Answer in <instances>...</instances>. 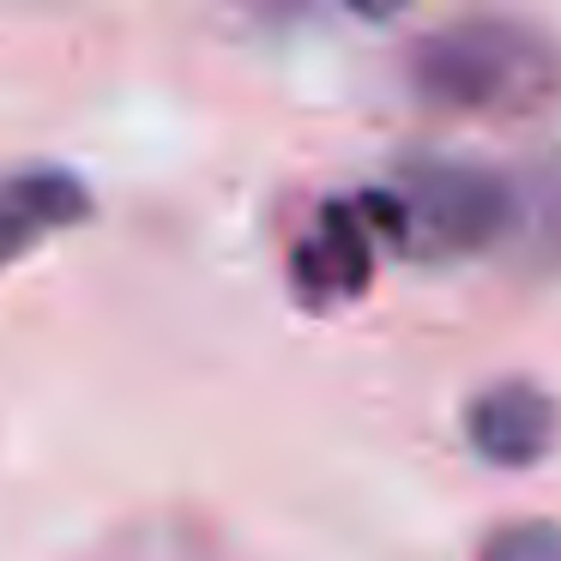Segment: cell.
Returning <instances> with one entry per match:
<instances>
[{
  "label": "cell",
  "instance_id": "obj_6",
  "mask_svg": "<svg viewBox=\"0 0 561 561\" xmlns=\"http://www.w3.org/2000/svg\"><path fill=\"white\" fill-rule=\"evenodd\" d=\"M98 561H230L224 537L194 513H146V519L115 525L98 543Z\"/></svg>",
  "mask_w": 561,
  "mask_h": 561
},
{
  "label": "cell",
  "instance_id": "obj_7",
  "mask_svg": "<svg viewBox=\"0 0 561 561\" xmlns=\"http://www.w3.org/2000/svg\"><path fill=\"white\" fill-rule=\"evenodd\" d=\"M477 561H561V519H507L483 537Z\"/></svg>",
  "mask_w": 561,
  "mask_h": 561
},
{
  "label": "cell",
  "instance_id": "obj_1",
  "mask_svg": "<svg viewBox=\"0 0 561 561\" xmlns=\"http://www.w3.org/2000/svg\"><path fill=\"white\" fill-rule=\"evenodd\" d=\"M404 79L428 110L447 115H543L561 98V37L531 19H453L411 43Z\"/></svg>",
  "mask_w": 561,
  "mask_h": 561
},
{
  "label": "cell",
  "instance_id": "obj_5",
  "mask_svg": "<svg viewBox=\"0 0 561 561\" xmlns=\"http://www.w3.org/2000/svg\"><path fill=\"white\" fill-rule=\"evenodd\" d=\"M85 218H91V187L73 170H61V163L7 170L0 175V272Z\"/></svg>",
  "mask_w": 561,
  "mask_h": 561
},
{
  "label": "cell",
  "instance_id": "obj_4",
  "mask_svg": "<svg viewBox=\"0 0 561 561\" xmlns=\"http://www.w3.org/2000/svg\"><path fill=\"white\" fill-rule=\"evenodd\" d=\"M561 435V404L537 380H489L471 404H465V440L477 459L501 465V471H525V465L549 459Z\"/></svg>",
  "mask_w": 561,
  "mask_h": 561
},
{
  "label": "cell",
  "instance_id": "obj_2",
  "mask_svg": "<svg viewBox=\"0 0 561 561\" xmlns=\"http://www.w3.org/2000/svg\"><path fill=\"white\" fill-rule=\"evenodd\" d=\"M356 206L375 224V242L423 266H453L525 236V182L489 163H404L392 182L363 187Z\"/></svg>",
  "mask_w": 561,
  "mask_h": 561
},
{
  "label": "cell",
  "instance_id": "obj_3",
  "mask_svg": "<svg viewBox=\"0 0 561 561\" xmlns=\"http://www.w3.org/2000/svg\"><path fill=\"white\" fill-rule=\"evenodd\" d=\"M375 266H380V242L368 211L356 206V194L320 206L308 218V230L290 242V284H296V302L308 308L356 302L375 278Z\"/></svg>",
  "mask_w": 561,
  "mask_h": 561
}]
</instances>
